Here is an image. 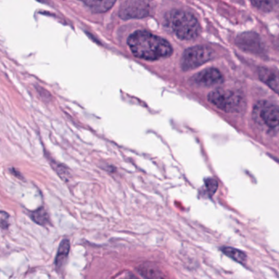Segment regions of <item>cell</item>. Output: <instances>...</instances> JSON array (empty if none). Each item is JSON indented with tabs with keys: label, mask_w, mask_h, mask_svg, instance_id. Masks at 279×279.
<instances>
[{
	"label": "cell",
	"mask_w": 279,
	"mask_h": 279,
	"mask_svg": "<svg viewBox=\"0 0 279 279\" xmlns=\"http://www.w3.org/2000/svg\"><path fill=\"white\" fill-rule=\"evenodd\" d=\"M128 46L133 55L147 61H157L173 53L169 42L146 31H136L128 38Z\"/></svg>",
	"instance_id": "6da1fadb"
},
{
	"label": "cell",
	"mask_w": 279,
	"mask_h": 279,
	"mask_svg": "<svg viewBox=\"0 0 279 279\" xmlns=\"http://www.w3.org/2000/svg\"><path fill=\"white\" fill-rule=\"evenodd\" d=\"M166 23L168 27L182 40H192L199 34V22L193 14L187 12H171L168 15Z\"/></svg>",
	"instance_id": "7a4b0ae2"
},
{
	"label": "cell",
	"mask_w": 279,
	"mask_h": 279,
	"mask_svg": "<svg viewBox=\"0 0 279 279\" xmlns=\"http://www.w3.org/2000/svg\"><path fill=\"white\" fill-rule=\"evenodd\" d=\"M254 120L267 130L277 132L279 125L278 107L273 103L261 100L255 105L252 112Z\"/></svg>",
	"instance_id": "3957f363"
},
{
	"label": "cell",
	"mask_w": 279,
	"mask_h": 279,
	"mask_svg": "<svg viewBox=\"0 0 279 279\" xmlns=\"http://www.w3.org/2000/svg\"><path fill=\"white\" fill-rule=\"evenodd\" d=\"M208 100L217 108L225 112H238L245 105V100L232 90L218 89L208 95Z\"/></svg>",
	"instance_id": "277c9868"
},
{
	"label": "cell",
	"mask_w": 279,
	"mask_h": 279,
	"mask_svg": "<svg viewBox=\"0 0 279 279\" xmlns=\"http://www.w3.org/2000/svg\"><path fill=\"white\" fill-rule=\"evenodd\" d=\"M213 58V51L205 46L190 47L184 51L181 59V67L185 71L202 66Z\"/></svg>",
	"instance_id": "5b68a950"
},
{
	"label": "cell",
	"mask_w": 279,
	"mask_h": 279,
	"mask_svg": "<svg viewBox=\"0 0 279 279\" xmlns=\"http://www.w3.org/2000/svg\"><path fill=\"white\" fill-rule=\"evenodd\" d=\"M149 0H126L120 7L119 16L124 20L140 19L150 14Z\"/></svg>",
	"instance_id": "8992f818"
},
{
	"label": "cell",
	"mask_w": 279,
	"mask_h": 279,
	"mask_svg": "<svg viewBox=\"0 0 279 279\" xmlns=\"http://www.w3.org/2000/svg\"><path fill=\"white\" fill-rule=\"evenodd\" d=\"M194 83L203 87H211L223 83V77L217 69H206L193 77Z\"/></svg>",
	"instance_id": "52a82bcc"
},
{
	"label": "cell",
	"mask_w": 279,
	"mask_h": 279,
	"mask_svg": "<svg viewBox=\"0 0 279 279\" xmlns=\"http://www.w3.org/2000/svg\"><path fill=\"white\" fill-rule=\"evenodd\" d=\"M237 43L243 49L252 52L259 51L261 48V41L256 33L247 32L240 34L238 37Z\"/></svg>",
	"instance_id": "ba28073f"
},
{
	"label": "cell",
	"mask_w": 279,
	"mask_h": 279,
	"mask_svg": "<svg viewBox=\"0 0 279 279\" xmlns=\"http://www.w3.org/2000/svg\"><path fill=\"white\" fill-rule=\"evenodd\" d=\"M259 75L264 83H266L276 93H278V76L277 72L270 69L261 68L259 71Z\"/></svg>",
	"instance_id": "9c48e42d"
},
{
	"label": "cell",
	"mask_w": 279,
	"mask_h": 279,
	"mask_svg": "<svg viewBox=\"0 0 279 279\" xmlns=\"http://www.w3.org/2000/svg\"><path fill=\"white\" fill-rule=\"evenodd\" d=\"M140 272L145 279H166L159 268L149 263L140 267Z\"/></svg>",
	"instance_id": "30bf717a"
},
{
	"label": "cell",
	"mask_w": 279,
	"mask_h": 279,
	"mask_svg": "<svg viewBox=\"0 0 279 279\" xmlns=\"http://www.w3.org/2000/svg\"><path fill=\"white\" fill-rule=\"evenodd\" d=\"M69 252H70V242L67 239H64L60 243L57 253L56 260H55L57 268H62L64 266L68 257Z\"/></svg>",
	"instance_id": "8fae6325"
},
{
	"label": "cell",
	"mask_w": 279,
	"mask_h": 279,
	"mask_svg": "<svg viewBox=\"0 0 279 279\" xmlns=\"http://www.w3.org/2000/svg\"><path fill=\"white\" fill-rule=\"evenodd\" d=\"M116 0H92L88 3V6L94 13H105L114 5Z\"/></svg>",
	"instance_id": "7c38bea8"
},
{
	"label": "cell",
	"mask_w": 279,
	"mask_h": 279,
	"mask_svg": "<svg viewBox=\"0 0 279 279\" xmlns=\"http://www.w3.org/2000/svg\"><path fill=\"white\" fill-rule=\"evenodd\" d=\"M221 251L225 254L226 256L231 258L236 262L244 264L247 261V255L240 250L236 249L234 247H224L221 248Z\"/></svg>",
	"instance_id": "4fadbf2b"
},
{
	"label": "cell",
	"mask_w": 279,
	"mask_h": 279,
	"mask_svg": "<svg viewBox=\"0 0 279 279\" xmlns=\"http://www.w3.org/2000/svg\"><path fill=\"white\" fill-rule=\"evenodd\" d=\"M252 5L263 12H270L277 7L278 0H251Z\"/></svg>",
	"instance_id": "5bb4252c"
},
{
	"label": "cell",
	"mask_w": 279,
	"mask_h": 279,
	"mask_svg": "<svg viewBox=\"0 0 279 279\" xmlns=\"http://www.w3.org/2000/svg\"><path fill=\"white\" fill-rule=\"evenodd\" d=\"M31 218L35 223L40 226H45L49 222V215L47 211L43 207L37 209L35 211H33L31 214Z\"/></svg>",
	"instance_id": "9a60e30c"
},
{
	"label": "cell",
	"mask_w": 279,
	"mask_h": 279,
	"mask_svg": "<svg viewBox=\"0 0 279 279\" xmlns=\"http://www.w3.org/2000/svg\"><path fill=\"white\" fill-rule=\"evenodd\" d=\"M9 226V215L5 211H0V227L8 229Z\"/></svg>",
	"instance_id": "2e32d148"
},
{
	"label": "cell",
	"mask_w": 279,
	"mask_h": 279,
	"mask_svg": "<svg viewBox=\"0 0 279 279\" xmlns=\"http://www.w3.org/2000/svg\"><path fill=\"white\" fill-rule=\"evenodd\" d=\"M206 189L207 191L211 194H215V192L216 191L217 188H218V184H217L216 181L214 179H208L206 181Z\"/></svg>",
	"instance_id": "e0dca14e"
},
{
	"label": "cell",
	"mask_w": 279,
	"mask_h": 279,
	"mask_svg": "<svg viewBox=\"0 0 279 279\" xmlns=\"http://www.w3.org/2000/svg\"><path fill=\"white\" fill-rule=\"evenodd\" d=\"M122 279H137V277H134V276H133V275L129 274V275H127V276H125V277H124V278H122Z\"/></svg>",
	"instance_id": "ac0fdd59"
},
{
	"label": "cell",
	"mask_w": 279,
	"mask_h": 279,
	"mask_svg": "<svg viewBox=\"0 0 279 279\" xmlns=\"http://www.w3.org/2000/svg\"><path fill=\"white\" fill-rule=\"evenodd\" d=\"M83 1L85 3L86 5H88V3H90L92 0H83Z\"/></svg>",
	"instance_id": "d6986e66"
}]
</instances>
